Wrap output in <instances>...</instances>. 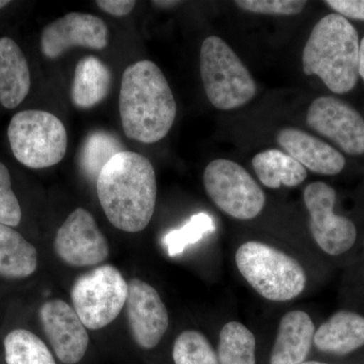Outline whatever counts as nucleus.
<instances>
[{
    "instance_id": "6",
    "label": "nucleus",
    "mask_w": 364,
    "mask_h": 364,
    "mask_svg": "<svg viewBox=\"0 0 364 364\" xmlns=\"http://www.w3.org/2000/svg\"><path fill=\"white\" fill-rule=\"evenodd\" d=\"M7 138L16 159L28 168L54 166L66 155L65 126L51 112L39 109L18 112L9 124Z\"/></svg>"
},
{
    "instance_id": "1",
    "label": "nucleus",
    "mask_w": 364,
    "mask_h": 364,
    "mask_svg": "<svg viewBox=\"0 0 364 364\" xmlns=\"http://www.w3.org/2000/svg\"><path fill=\"white\" fill-rule=\"evenodd\" d=\"M97 193L112 226L128 233L143 231L149 225L156 205L154 167L148 158L124 150L100 171Z\"/></svg>"
},
{
    "instance_id": "9",
    "label": "nucleus",
    "mask_w": 364,
    "mask_h": 364,
    "mask_svg": "<svg viewBox=\"0 0 364 364\" xmlns=\"http://www.w3.org/2000/svg\"><path fill=\"white\" fill-rule=\"evenodd\" d=\"M304 202L310 214L311 233L318 247L332 256L350 250L358 230L350 219L335 214V189L323 181L312 182L304 191Z\"/></svg>"
},
{
    "instance_id": "3",
    "label": "nucleus",
    "mask_w": 364,
    "mask_h": 364,
    "mask_svg": "<svg viewBox=\"0 0 364 364\" xmlns=\"http://www.w3.org/2000/svg\"><path fill=\"white\" fill-rule=\"evenodd\" d=\"M358 33L350 21L330 14L314 26L303 52L306 75L318 76L332 92L344 95L359 76Z\"/></svg>"
},
{
    "instance_id": "10",
    "label": "nucleus",
    "mask_w": 364,
    "mask_h": 364,
    "mask_svg": "<svg viewBox=\"0 0 364 364\" xmlns=\"http://www.w3.org/2000/svg\"><path fill=\"white\" fill-rule=\"evenodd\" d=\"M54 248L60 259L75 267L100 264L109 253L107 238L95 218L82 208L73 210L59 228Z\"/></svg>"
},
{
    "instance_id": "33",
    "label": "nucleus",
    "mask_w": 364,
    "mask_h": 364,
    "mask_svg": "<svg viewBox=\"0 0 364 364\" xmlns=\"http://www.w3.org/2000/svg\"><path fill=\"white\" fill-rule=\"evenodd\" d=\"M9 4H11V1H9V0H0V9L9 6Z\"/></svg>"
},
{
    "instance_id": "12",
    "label": "nucleus",
    "mask_w": 364,
    "mask_h": 364,
    "mask_svg": "<svg viewBox=\"0 0 364 364\" xmlns=\"http://www.w3.org/2000/svg\"><path fill=\"white\" fill-rule=\"evenodd\" d=\"M109 44V28L102 18L90 14L70 13L46 26L41 50L48 59L63 56L72 48L104 50Z\"/></svg>"
},
{
    "instance_id": "26",
    "label": "nucleus",
    "mask_w": 364,
    "mask_h": 364,
    "mask_svg": "<svg viewBox=\"0 0 364 364\" xmlns=\"http://www.w3.org/2000/svg\"><path fill=\"white\" fill-rule=\"evenodd\" d=\"M215 222L210 215L200 213L193 215L181 229L173 230L165 235L163 244L170 256L179 255L189 245L202 240L203 236L214 232Z\"/></svg>"
},
{
    "instance_id": "22",
    "label": "nucleus",
    "mask_w": 364,
    "mask_h": 364,
    "mask_svg": "<svg viewBox=\"0 0 364 364\" xmlns=\"http://www.w3.org/2000/svg\"><path fill=\"white\" fill-rule=\"evenodd\" d=\"M256 339L241 323L232 321L220 333L218 358L220 364H256Z\"/></svg>"
},
{
    "instance_id": "14",
    "label": "nucleus",
    "mask_w": 364,
    "mask_h": 364,
    "mask_svg": "<svg viewBox=\"0 0 364 364\" xmlns=\"http://www.w3.org/2000/svg\"><path fill=\"white\" fill-rule=\"evenodd\" d=\"M39 315L46 336L61 363L75 364L85 358L90 336L73 308L62 299H52L41 306Z\"/></svg>"
},
{
    "instance_id": "15",
    "label": "nucleus",
    "mask_w": 364,
    "mask_h": 364,
    "mask_svg": "<svg viewBox=\"0 0 364 364\" xmlns=\"http://www.w3.org/2000/svg\"><path fill=\"white\" fill-rule=\"evenodd\" d=\"M277 143L305 168L320 176H336L345 166V158L338 150L317 136L296 128L279 132Z\"/></svg>"
},
{
    "instance_id": "17",
    "label": "nucleus",
    "mask_w": 364,
    "mask_h": 364,
    "mask_svg": "<svg viewBox=\"0 0 364 364\" xmlns=\"http://www.w3.org/2000/svg\"><path fill=\"white\" fill-rule=\"evenodd\" d=\"M31 90V72L25 55L9 37L0 38V104L18 107Z\"/></svg>"
},
{
    "instance_id": "32",
    "label": "nucleus",
    "mask_w": 364,
    "mask_h": 364,
    "mask_svg": "<svg viewBox=\"0 0 364 364\" xmlns=\"http://www.w3.org/2000/svg\"><path fill=\"white\" fill-rule=\"evenodd\" d=\"M153 6L160 7V9H171V7L178 6L181 4V1H153Z\"/></svg>"
},
{
    "instance_id": "21",
    "label": "nucleus",
    "mask_w": 364,
    "mask_h": 364,
    "mask_svg": "<svg viewBox=\"0 0 364 364\" xmlns=\"http://www.w3.org/2000/svg\"><path fill=\"white\" fill-rule=\"evenodd\" d=\"M38 267L35 246L13 228L0 224V275L7 279H25Z\"/></svg>"
},
{
    "instance_id": "30",
    "label": "nucleus",
    "mask_w": 364,
    "mask_h": 364,
    "mask_svg": "<svg viewBox=\"0 0 364 364\" xmlns=\"http://www.w3.org/2000/svg\"><path fill=\"white\" fill-rule=\"evenodd\" d=\"M97 6L107 14L121 18L131 14L136 6V1L134 0H98Z\"/></svg>"
},
{
    "instance_id": "23",
    "label": "nucleus",
    "mask_w": 364,
    "mask_h": 364,
    "mask_svg": "<svg viewBox=\"0 0 364 364\" xmlns=\"http://www.w3.org/2000/svg\"><path fill=\"white\" fill-rule=\"evenodd\" d=\"M119 139L109 132L97 131L86 138L80 153V166L85 176L97 181L100 171L112 157L123 152Z\"/></svg>"
},
{
    "instance_id": "31",
    "label": "nucleus",
    "mask_w": 364,
    "mask_h": 364,
    "mask_svg": "<svg viewBox=\"0 0 364 364\" xmlns=\"http://www.w3.org/2000/svg\"><path fill=\"white\" fill-rule=\"evenodd\" d=\"M359 76L364 80V37L360 42V48H359Z\"/></svg>"
},
{
    "instance_id": "11",
    "label": "nucleus",
    "mask_w": 364,
    "mask_h": 364,
    "mask_svg": "<svg viewBox=\"0 0 364 364\" xmlns=\"http://www.w3.org/2000/svg\"><path fill=\"white\" fill-rule=\"evenodd\" d=\"M306 124L347 154H364L363 117L343 100L333 97L314 100L306 114Z\"/></svg>"
},
{
    "instance_id": "13",
    "label": "nucleus",
    "mask_w": 364,
    "mask_h": 364,
    "mask_svg": "<svg viewBox=\"0 0 364 364\" xmlns=\"http://www.w3.org/2000/svg\"><path fill=\"white\" fill-rule=\"evenodd\" d=\"M128 287L124 306L132 336L141 348H154L168 329V311L156 289L147 282L134 279Z\"/></svg>"
},
{
    "instance_id": "19",
    "label": "nucleus",
    "mask_w": 364,
    "mask_h": 364,
    "mask_svg": "<svg viewBox=\"0 0 364 364\" xmlns=\"http://www.w3.org/2000/svg\"><path fill=\"white\" fill-rule=\"evenodd\" d=\"M111 69L97 57L86 56L78 61L71 86V100L78 109H91L102 102L111 90Z\"/></svg>"
},
{
    "instance_id": "4",
    "label": "nucleus",
    "mask_w": 364,
    "mask_h": 364,
    "mask_svg": "<svg viewBox=\"0 0 364 364\" xmlns=\"http://www.w3.org/2000/svg\"><path fill=\"white\" fill-rule=\"evenodd\" d=\"M236 263L242 277L269 301H291L305 289L303 267L291 256L267 244L246 242L237 250Z\"/></svg>"
},
{
    "instance_id": "7",
    "label": "nucleus",
    "mask_w": 364,
    "mask_h": 364,
    "mask_svg": "<svg viewBox=\"0 0 364 364\" xmlns=\"http://www.w3.org/2000/svg\"><path fill=\"white\" fill-rule=\"evenodd\" d=\"M128 284L112 265H100L79 277L71 289L74 311L90 330H100L116 320L126 305Z\"/></svg>"
},
{
    "instance_id": "25",
    "label": "nucleus",
    "mask_w": 364,
    "mask_h": 364,
    "mask_svg": "<svg viewBox=\"0 0 364 364\" xmlns=\"http://www.w3.org/2000/svg\"><path fill=\"white\" fill-rule=\"evenodd\" d=\"M172 356L176 364H220L207 337L196 330H186L177 337Z\"/></svg>"
},
{
    "instance_id": "2",
    "label": "nucleus",
    "mask_w": 364,
    "mask_h": 364,
    "mask_svg": "<svg viewBox=\"0 0 364 364\" xmlns=\"http://www.w3.org/2000/svg\"><path fill=\"white\" fill-rule=\"evenodd\" d=\"M119 105L124 134L138 142H159L176 121L177 105L168 81L150 60L127 67Z\"/></svg>"
},
{
    "instance_id": "34",
    "label": "nucleus",
    "mask_w": 364,
    "mask_h": 364,
    "mask_svg": "<svg viewBox=\"0 0 364 364\" xmlns=\"http://www.w3.org/2000/svg\"><path fill=\"white\" fill-rule=\"evenodd\" d=\"M301 364H328V363H318V361H305V363Z\"/></svg>"
},
{
    "instance_id": "18",
    "label": "nucleus",
    "mask_w": 364,
    "mask_h": 364,
    "mask_svg": "<svg viewBox=\"0 0 364 364\" xmlns=\"http://www.w3.org/2000/svg\"><path fill=\"white\" fill-rule=\"evenodd\" d=\"M314 343L318 350L346 355L364 346V318L351 311H339L318 328Z\"/></svg>"
},
{
    "instance_id": "16",
    "label": "nucleus",
    "mask_w": 364,
    "mask_h": 364,
    "mask_svg": "<svg viewBox=\"0 0 364 364\" xmlns=\"http://www.w3.org/2000/svg\"><path fill=\"white\" fill-rule=\"evenodd\" d=\"M315 325L308 313L291 311L280 320L270 364L305 363L315 336Z\"/></svg>"
},
{
    "instance_id": "20",
    "label": "nucleus",
    "mask_w": 364,
    "mask_h": 364,
    "mask_svg": "<svg viewBox=\"0 0 364 364\" xmlns=\"http://www.w3.org/2000/svg\"><path fill=\"white\" fill-rule=\"evenodd\" d=\"M252 166L261 183L268 188L277 189L282 186L294 188L308 176L306 169L301 163L277 149L265 150L256 154Z\"/></svg>"
},
{
    "instance_id": "5",
    "label": "nucleus",
    "mask_w": 364,
    "mask_h": 364,
    "mask_svg": "<svg viewBox=\"0 0 364 364\" xmlns=\"http://www.w3.org/2000/svg\"><path fill=\"white\" fill-rule=\"evenodd\" d=\"M200 75L208 100L221 111L238 109L257 92L250 72L231 47L217 36H210L203 42Z\"/></svg>"
},
{
    "instance_id": "29",
    "label": "nucleus",
    "mask_w": 364,
    "mask_h": 364,
    "mask_svg": "<svg viewBox=\"0 0 364 364\" xmlns=\"http://www.w3.org/2000/svg\"><path fill=\"white\" fill-rule=\"evenodd\" d=\"M325 4L345 18L364 21V0H327Z\"/></svg>"
},
{
    "instance_id": "8",
    "label": "nucleus",
    "mask_w": 364,
    "mask_h": 364,
    "mask_svg": "<svg viewBox=\"0 0 364 364\" xmlns=\"http://www.w3.org/2000/svg\"><path fill=\"white\" fill-rule=\"evenodd\" d=\"M203 186L213 203L237 220H252L264 208L267 198L259 184L238 163L215 159L203 172Z\"/></svg>"
},
{
    "instance_id": "24",
    "label": "nucleus",
    "mask_w": 364,
    "mask_h": 364,
    "mask_svg": "<svg viewBox=\"0 0 364 364\" xmlns=\"http://www.w3.org/2000/svg\"><path fill=\"white\" fill-rule=\"evenodd\" d=\"M7 364H56L51 352L33 333L14 330L4 339Z\"/></svg>"
},
{
    "instance_id": "27",
    "label": "nucleus",
    "mask_w": 364,
    "mask_h": 364,
    "mask_svg": "<svg viewBox=\"0 0 364 364\" xmlns=\"http://www.w3.org/2000/svg\"><path fill=\"white\" fill-rule=\"evenodd\" d=\"M21 221V205L11 188V174L0 162V224L13 228L18 226Z\"/></svg>"
},
{
    "instance_id": "28",
    "label": "nucleus",
    "mask_w": 364,
    "mask_h": 364,
    "mask_svg": "<svg viewBox=\"0 0 364 364\" xmlns=\"http://www.w3.org/2000/svg\"><path fill=\"white\" fill-rule=\"evenodd\" d=\"M237 6L246 11L267 16H289L301 14L305 9L304 0H237Z\"/></svg>"
}]
</instances>
